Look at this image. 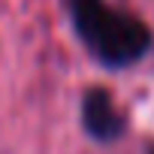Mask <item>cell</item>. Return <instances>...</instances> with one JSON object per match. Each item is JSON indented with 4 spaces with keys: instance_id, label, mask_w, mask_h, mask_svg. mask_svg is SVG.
<instances>
[{
    "instance_id": "obj_2",
    "label": "cell",
    "mask_w": 154,
    "mask_h": 154,
    "mask_svg": "<svg viewBox=\"0 0 154 154\" xmlns=\"http://www.w3.org/2000/svg\"><path fill=\"white\" fill-rule=\"evenodd\" d=\"M79 118H82V130L100 142V145H112L118 142L130 121H127V112L115 103L112 91L103 88V85H91L85 94H82V103H79Z\"/></svg>"
},
{
    "instance_id": "obj_1",
    "label": "cell",
    "mask_w": 154,
    "mask_h": 154,
    "mask_svg": "<svg viewBox=\"0 0 154 154\" xmlns=\"http://www.w3.org/2000/svg\"><path fill=\"white\" fill-rule=\"evenodd\" d=\"M72 33L103 69H130L154 48L151 27L106 0H60Z\"/></svg>"
},
{
    "instance_id": "obj_3",
    "label": "cell",
    "mask_w": 154,
    "mask_h": 154,
    "mask_svg": "<svg viewBox=\"0 0 154 154\" xmlns=\"http://www.w3.org/2000/svg\"><path fill=\"white\" fill-rule=\"evenodd\" d=\"M148 154H154V145H148Z\"/></svg>"
}]
</instances>
